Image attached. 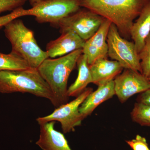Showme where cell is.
Returning <instances> with one entry per match:
<instances>
[{
    "label": "cell",
    "mask_w": 150,
    "mask_h": 150,
    "mask_svg": "<svg viewBox=\"0 0 150 150\" xmlns=\"http://www.w3.org/2000/svg\"><path fill=\"white\" fill-rule=\"evenodd\" d=\"M141 73L146 77L150 76V34L145 41L143 48L139 53Z\"/></svg>",
    "instance_id": "obj_19"
},
{
    "label": "cell",
    "mask_w": 150,
    "mask_h": 150,
    "mask_svg": "<svg viewBox=\"0 0 150 150\" xmlns=\"http://www.w3.org/2000/svg\"><path fill=\"white\" fill-rule=\"evenodd\" d=\"M29 68L22 58L13 52H11L8 54L0 53V71L25 69Z\"/></svg>",
    "instance_id": "obj_17"
},
{
    "label": "cell",
    "mask_w": 150,
    "mask_h": 150,
    "mask_svg": "<svg viewBox=\"0 0 150 150\" xmlns=\"http://www.w3.org/2000/svg\"><path fill=\"white\" fill-rule=\"evenodd\" d=\"M81 7L80 0H42L32 8L26 9V16H34L38 23H49L54 27Z\"/></svg>",
    "instance_id": "obj_6"
},
{
    "label": "cell",
    "mask_w": 150,
    "mask_h": 150,
    "mask_svg": "<svg viewBox=\"0 0 150 150\" xmlns=\"http://www.w3.org/2000/svg\"><path fill=\"white\" fill-rule=\"evenodd\" d=\"M92 91L91 88H86L72 101L56 108L54 112L47 116L38 117L36 121L38 124L58 121L61 123L64 134L74 131L75 128L80 126L84 119L79 110L80 106Z\"/></svg>",
    "instance_id": "obj_7"
},
{
    "label": "cell",
    "mask_w": 150,
    "mask_h": 150,
    "mask_svg": "<svg viewBox=\"0 0 150 150\" xmlns=\"http://www.w3.org/2000/svg\"><path fill=\"white\" fill-rule=\"evenodd\" d=\"M26 9H25L21 7L13 11L10 13L0 17V28L15 19L26 16Z\"/></svg>",
    "instance_id": "obj_20"
},
{
    "label": "cell",
    "mask_w": 150,
    "mask_h": 150,
    "mask_svg": "<svg viewBox=\"0 0 150 150\" xmlns=\"http://www.w3.org/2000/svg\"><path fill=\"white\" fill-rule=\"evenodd\" d=\"M105 19L85 8L79 9L59 22L54 27L62 33L72 30L86 41L97 32Z\"/></svg>",
    "instance_id": "obj_8"
},
{
    "label": "cell",
    "mask_w": 150,
    "mask_h": 150,
    "mask_svg": "<svg viewBox=\"0 0 150 150\" xmlns=\"http://www.w3.org/2000/svg\"><path fill=\"white\" fill-rule=\"evenodd\" d=\"M148 79H149V81L150 82V76L149 77V78H148Z\"/></svg>",
    "instance_id": "obj_25"
},
{
    "label": "cell",
    "mask_w": 150,
    "mask_h": 150,
    "mask_svg": "<svg viewBox=\"0 0 150 150\" xmlns=\"http://www.w3.org/2000/svg\"><path fill=\"white\" fill-rule=\"evenodd\" d=\"M85 41L74 31L66 30L57 39L47 44L46 51L49 58L62 57L76 50L82 49Z\"/></svg>",
    "instance_id": "obj_11"
},
{
    "label": "cell",
    "mask_w": 150,
    "mask_h": 150,
    "mask_svg": "<svg viewBox=\"0 0 150 150\" xmlns=\"http://www.w3.org/2000/svg\"><path fill=\"white\" fill-rule=\"evenodd\" d=\"M126 142L133 150H150L146 138L139 134L135 139L127 140Z\"/></svg>",
    "instance_id": "obj_22"
},
{
    "label": "cell",
    "mask_w": 150,
    "mask_h": 150,
    "mask_svg": "<svg viewBox=\"0 0 150 150\" xmlns=\"http://www.w3.org/2000/svg\"><path fill=\"white\" fill-rule=\"evenodd\" d=\"M132 121L141 126H150V105L136 102L131 112Z\"/></svg>",
    "instance_id": "obj_18"
},
{
    "label": "cell",
    "mask_w": 150,
    "mask_h": 150,
    "mask_svg": "<svg viewBox=\"0 0 150 150\" xmlns=\"http://www.w3.org/2000/svg\"><path fill=\"white\" fill-rule=\"evenodd\" d=\"M113 81L115 95L122 103L134 95L150 88L149 79L140 72L133 70L124 69Z\"/></svg>",
    "instance_id": "obj_9"
},
{
    "label": "cell",
    "mask_w": 150,
    "mask_h": 150,
    "mask_svg": "<svg viewBox=\"0 0 150 150\" xmlns=\"http://www.w3.org/2000/svg\"><path fill=\"white\" fill-rule=\"evenodd\" d=\"M4 32L11 45V52L22 58L30 68L38 69L49 58L46 51L38 44L34 33L21 19H15L6 25Z\"/></svg>",
    "instance_id": "obj_4"
},
{
    "label": "cell",
    "mask_w": 150,
    "mask_h": 150,
    "mask_svg": "<svg viewBox=\"0 0 150 150\" xmlns=\"http://www.w3.org/2000/svg\"><path fill=\"white\" fill-rule=\"evenodd\" d=\"M31 94L48 99L55 106L54 95L37 69L0 71V93Z\"/></svg>",
    "instance_id": "obj_3"
},
{
    "label": "cell",
    "mask_w": 150,
    "mask_h": 150,
    "mask_svg": "<svg viewBox=\"0 0 150 150\" xmlns=\"http://www.w3.org/2000/svg\"><path fill=\"white\" fill-rule=\"evenodd\" d=\"M27 0H0V14L21 7Z\"/></svg>",
    "instance_id": "obj_21"
},
{
    "label": "cell",
    "mask_w": 150,
    "mask_h": 150,
    "mask_svg": "<svg viewBox=\"0 0 150 150\" xmlns=\"http://www.w3.org/2000/svg\"><path fill=\"white\" fill-rule=\"evenodd\" d=\"M111 23L105 19L97 32L85 41L83 54L86 57L89 65L92 64L98 59L107 58V35Z\"/></svg>",
    "instance_id": "obj_10"
},
{
    "label": "cell",
    "mask_w": 150,
    "mask_h": 150,
    "mask_svg": "<svg viewBox=\"0 0 150 150\" xmlns=\"http://www.w3.org/2000/svg\"><path fill=\"white\" fill-rule=\"evenodd\" d=\"M115 95L113 80L98 86V88L88 95L81 104L79 110L83 118L91 115L95 109L103 103Z\"/></svg>",
    "instance_id": "obj_14"
},
{
    "label": "cell",
    "mask_w": 150,
    "mask_h": 150,
    "mask_svg": "<svg viewBox=\"0 0 150 150\" xmlns=\"http://www.w3.org/2000/svg\"><path fill=\"white\" fill-rule=\"evenodd\" d=\"M39 139L35 144L43 150H72L64 135L54 128L55 121L38 124Z\"/></svg>",
    "instance_id": "obj_12"
},
{
    "label": "cell",
    "mask_w": 150,
    "mask_h": 150,
    "mask_svg": "<svg viewBox=\"0 0 150 150\" xmlns=\"http://www.w3.org/2000/svg\"><path fill=\"white\" fill-rule=\"evenodd\" d=\"M82 54V49H79L57 59L48 58L38 68L53 93L56 108L68 103V80Z\"/></svg>",
    "instance_id": "obj_2"
},
{
    "label": "cell",
    "mask_w": 150,
    "mask_h": 150,
    "mask_svg": "<svg viewBox=\"0 0 150 150\" xmlns=\"http://www.w3.org/2000/svg\"><path fill=\"white\" fill-rule=\"evenodd\" d=\"M78 74L74 82L68 88V96H79L86 88L89 84L92 83V79L91 73L90 65L85 55L82 54L77 63Z\"/></svg>",
    "instance_id": "obj_16"
},
{
    "label": "cell",
    "mask_w": 150,
    "mask_h": 150,
    "mask_svg": "<svg viewBox=\"0 0 150 150\" xmlns=\"http://www.w3.org/2000/svg\"><path fill=\"white\" fill-rule=\"evenodd\" d=\"M42 1V0H29V2L30 5L32 6V7H33Z\"/></svg>",
    "instance_id": "obj_24"
},
{
    "label": "cell",
    "mask_w": 150,
    "mask_h": 150,
    "mask_svg": "<svg viewBox=\"0 0 150 150\" xmlns=\"http://www.w3.org/2000/svg\"><path fill=\"white\" fill-rule=\"evenodd\" d=\"M108 56L118 62L123 69L141 73L139 54L133 42L122 37L118 29L111 23L107 35Z\"/></svg>",
    "instance_id": "obj_5"
},
{
    "label": "cell",
    "mask_w": 150,
    "mask_h": 150,
    "mask_svg": "<svg viewBox=\"0 0 150 150\" xmlns=\"http://www.w3.org/2000/svg\"><path fill=\"white\" fill-rule=\"evenodd\" d=\"M150 34V1L132 25L130 36L139 53Z\"/></svg>",
    "instance_id": "obj_15"
},
{
    "label": "cell",
    "mask_w": 150,
    "mask_h": 150,
    "mask_svg": "<svg viewBox=\"0 0 150 150\" xmlns=\"http://www.w3.org/2000/svg\"><path fill=\"white\" fill-rule=\"evenodd\" d=\"M150 0H80L81 7L108 20L129 40L135 19Z\"/></svg>",
    "instance_id": "obj_1"
},
{
    "label": "cell",
    "mask_w": 150,
    "mask_h": 150,
    "mask_svg": "<svg viewBox=\"0 0 150 150\" xmlns=\"http://www.w3.org/2000/svg\"><path fill=\"white\" fill-rule=\"evenodd\" d=\"M92 82L98 86L113 80L124 69L118 62L107 58L98 59L90 65Z\"/></svg>",
    "instance_id": "obj_13"
},
{
    "label": "cell",
    "mask_w": 150,
    "mask_h": 150,
    "mask_svg": "<svg viewBox=\"0 0 150 150\" xmlns=\"http://www.w3.org/2000/svg\"><path fill=\"white\" fill-rule=\"evenodd\" d=\"M137 101L150 105V88L139 94L137 98Z\"/></svg>",
    "instance_id": "obj_23"
}]
</instances>
